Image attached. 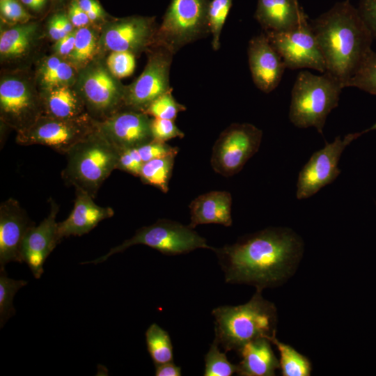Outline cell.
I'll use <instances>...</instances> for the list:
<instances>
[{
    "instance_id": "1",
    "label": "cell",
    "mask_w": 376,
    "mask_h": 376,
    "mask_svg": "<svg viewBox=\"0 0 376 376\" xmlns=\"http://www.w3.org/2000/svg\"><path fill=\"white\" fill-rule=\"evenodd\" d=\"M212 251L226 283L251 285L262 291L283 285L295 274L304 242L290 228L269 227Z\"/></svg>"
},
{
    "instance_id": "2",
    "label": "cell",
    "mask_w": 376,
    "mask_h": 376,
    "mask_svg": "<svg viewBox=\"0 0 376 376\" xmlns=\"http://www.w3.org/2000/svg\"><path fill=\"white\" fill-rule=\"evenodd\" d=\"M310 24L324 60L325 72L347 87L374 38L357 8L349 0L338 2Z\"/></svg>"
},
{
    "instance_id": "3",
    "label": "cell",
    "mask_w": 376,
    "mask_h": 376,
    "mask_svg": "<svg viewBox=\"0 0 376 376\" xmlns=\"http://www.w3.org/2000/svg\"><path fill=\"white\" fill-rule=\"evenodd\" d=\"M214 339L225 352L240 350L259 338L269 341L276 336L278 314L275 305L256 290L251 299L239 306L214 308Z\"/></svg>"
},
{
    "instance_id": "4",
    "label": "cell",
    "mask_w": 376,
    "mask_h": 376,
    "mask_svg": "<svg viewBox=\"0 0 376 376\" xmlns=\"http://www.w3.org/2000/svg\"><path fill=\"white\" fill-rule=\"evenodd\" d=\"M119 150L97 128L65 154L61 176L66 184L95 198L101 185L116 169Z\"/></svg>"
},
{
    "instance_id": "5",
    "label": "cell",
    "mask_w": 376,
    "mask_h": 376,
    "mask_svg": "<svg viewBox=\"0 0 376 376\" xmlns=\"http://www.w3.org/2000/svg\"><path fill=\"white\" fill-rule=\"evenodd\" d=\"M343 88L327 72L317 75L308 70L300 71L291 92L290 121L299 128L313 127L323 134L327 118L338 107Z\"/></svg>"
},
{
    "instance_id": "6",
    "label": "cell",
    "mask_w": 376,
    "mask_h": 376,
    "mask_svg": "<svg viewBox=\"0 0 376 376\" xmlns=\"http://www.w3.org/2000/svg\"><path fill=\"white\" fill-rule=\"evenodd\" d=\"M209 0H171L157 29L152 45L175 54L184 46L210 33Z\"/></svg>"
},
{
    "instance_id": "7",
    "label": "cell",
    "mask_w": 376,
    "mask_h": 376,
    "mask_svg": "<svg viewBox=\"0 0 376 376\" xmlns=\"http://www.w3.org/2000/svg\"><path fill=\"white\" fill-rule=\"evenodd\" d=\"M137 244L150 246L166 256L185 254L198 249H214L189 225L162 219L150 226L139 228L131 238L111 249L107 254L81 264L103 263L112 255Z\"/></svg>"
},
{
    "instance_id": "8",
    "label": "cell",
    "mask_w": 376,
    "mask_h": 376,
    "mask_svg": "<svg viewBox=\"0 0 376 376\" xmlns=\"http://www.w3.org/2000/svg\"><path fill=\"white\" fill-rule=\"evenodd\" d=\"M97 128V120L88 113L75 118L41 115L28 128L18 132L19 145H43L65 155L77 143Z\"/></svg>"
},
{
    "instance_id": "9",
    "label": "cell",
    "mask_w": 376,
    "mask_h": 376,
    "mask_svg": "<svg viewBox=\"0 0 376 376\" xmlns=\"http://www.w3.org/2000/svg\"><path fill=\"white\" fill-rule=\"evenodd\" d=\"M262 137V130L252 124H231L214 144L210 159L212 169L225 177L239 173L259 150Z\"/></svg>"
},
{
    "instance_id": "10",
    "label": "cell",
    "mask_w": 376,
    "mask_h": 376,
    "mask_svg": "<svg viewBox=\"0 0 376 376\" xmlns=\"http://www.w3.org/2000/svg\"><path fill=\"white\" fill-rule=\"evenodd\" d=\"M375 130L376 123L361 132L349 133L343 139L338 136L334 141L327 142L324 148L314 152L299 171L297 198H308L334 182L340 174L338 162L345 148L363 134Z\"/></svg>"
},
{
    "instance_id": "11",
    "label": "cell",
    "mask_w": 376,
    "mask_h": 376,
    "mask_svg": "<svg viewBox=\"0 0 376 376\" xmlns=\"http://www.w3.org/2000/svg\"><path fill=\"white\" fill-rule=\"evenodd\" d=\"M154 47L142 73L125 88L122 109L144 112L152 101L172 89L169 74L174 54L162 47Z\"/></svg>"
},
{
    "instance_id": "12",
    "label": "cell",
    "mask_w": 376,
    "mask_h": 376,
    "mask_svg": "<svg viewBox=\"0 0 376 376\" xmlns=\"http://www.w3.org/2000/svg\"><path fill=\"white\" fill-rule=\"evenodd\" d=\"M109 71L94 64L88 67L79 80V91L87 113L102 120L123 108L125 88Z\"/></svg>"
},
{
    "instance_id": "13",
    "label": "cell",
    "mask_w": 376,
    "mask_h": 376,
    "mask_svg": "<svg viewBox=\"0 0 376 376\" xmlns=\"http://www.w3.org/2000/svg\"><path fill=\"white\" fill-rule=\"evenodd\" d=\"M265 33L286 68H309L321 73L326 72L324 58L308 18L291 30Z\"/></svg>"
},
{
    "instance_id": "14",
    "label": "cell",
    "mask_w": 376,
    "mask_h": 376,
    "mask_svg": "<svg viewBox=\"0 0 376 376\" xmlns=\"http://www.w3.org/2000/svg\"><path fill=\"white\" fill-rule=\"evenodd\" d=\"M0 111L1 120L17 132L28 128L43 114L40 97L16 77L1 81Z\"/></svg>"
},
{
    "instance_id": "15",
    "label": "cell",
    "mask_w": 376,
    "mask_h": 376,
    "mask_svg": "<svg viewBox=\"0 0 376 376\" xmlns=\"http://www.w3.org/2000/svg\"><path fill=\"white\" fill-rule=\"evenodd\" d=\"M156 31L155 17L132 16L108 23L102 30L100 42L111 52L136 54L153 45Z\"/></svg>"
},
{
    "instance_id": "16",
    "label": "cell",
    "mask_w": 376,
    "mask_h": 376,
    "mask_svg": "<svg viewBox=\"0 0 376 376\" xmlns=\"http://www.w3.org/2000/svg\"><path fill=\"white\" fill-rule=\"evenodd\" d=\"M151 118L143 111L123 108L98 121V129L120 151L152 140Z\"/></svg>"
},
{
    "instance_id": "17",
    "label": "cell",
    "mask_w": 376,
    "mask_h": 376,
    "mask_svg": "<svg viewBox=\"0 0 376 376\" xmlns=\"http://www.w3.org/2000/svg\"><path fill=\"white\" fill-rule=\"evenodd\" d=\"M49 201V214L38 226L33 224L29 228L21 246L22 262L28 265L36 279H40L44 272L46 259L59 243L56 221L59 207L53 199L50 198Z\"/></svg>"
},
{
    "instance_id": "18",
    "label": "cell",
    "mask_w": 376,
    "mask_h": 376,
    "mask_svg": "<svg viewBox=\"0 0 376 376\" xmlns=\"http://www.w3.org/2000/svg\"><path fill=\"white\" fill-rule=\"evenodd\" d=\"M248 61L253 81L261 91L269 93L279 84L285 65L265 32L249 42Z\"/></svg>"
},
{
    "instance_id": "19",
    "label": "cell",
    "mask_w": 376,
    "mask_h": 376,
    "mask_svg": "<svg viewBox=\"0 0 376 376\" xmlns=\"http://www.w3.org/2000/svg\"><path fill=\"white\" fill-rule=\"evenodd\" d=\"M19 202L10 198L0 205V269L10 262L22 263L20 256L23 238L33 225Z\"/></svg>"
},
{
    "instance_id": "20",
    "label": "cell",
    "mask_w": 376,
    "mask_h": 376,
    "mask_svg": "<svg viewBox=\"0 0 376 376\" xmlns=\"http://www.w3.org/2000/svg\"><path fill=\"white\" fill-rule=\"evenodd\" d=\"M114 211L109 207H101L86 191L75 189L73 209L64 221L57 223L59 242L63 237L81 236L89 233L101 221L111 218Z\"/></svg>"
},
{
    "instance_id": "21",
    "label": "cell",
    "mask_w": 376,
    "mask_h": 376,
    "mask_svg": "<svg viewBox=\"0 0 376 376\" xmlns=\"http://www.w3.org/2000/svg\"><path fill=\"white\" fill-rule=\"evenodd\" d=\"M255 18L265 32H282L296 28L307 16L298 0H258Z\"/></svg>"
},
{
    "instance_id": "22",
    "label": "cell",
    "mask_w": 376,
    "mask_h": 376,
    "mask_svg": "<svg viewBox=\"0 0 376 376\" xmlns=\"http://www.w3.org/2000/svg\"><path fill=\"white\" fill-rule=\"evenodd\" d=\"M232 196L226 191H212L194 199L189 205L190 224L194 228L198 225L217 224L230 226Z\"/></svg>"
},
{
    "instance_id": "23",
    "label": "cell",
    "mask_w": 376,
    "mask_h": 376,
    "mask_svg": "<svg viewBox=\"0 0 376 376\" xmlns=\"http://www.w3.org/2000/svg\"><path fill=\"white\" fill-rule=\"evenodd\" d=\"M267 338H259L246 344L238 352L241 361L237 374L242 376H274L280 368L279 360Z\"/></svg>"
},
{
    "instance_id": "24",
    "label": "cell",
    "mask_w": 376,
    "mask_h": 376,
    "mask_svg": "<svg viewBox=\"0 0 376 376\" xmlns=\"http://www.w3.org/2000/svg\"><path fill=\"white\" fill-rule=\"evenodd\" d=\"M40 100L44 115L58 118H75L87 113L79 93L67 85L45 89Z\"/></svg>"
},
{
    "instance_id": "25",
    "label": "cell",
    "mask_w": 376,
    "mask_h": 376,
    "mask_svg": "<svg viewBox=\"0 0 376 376\" xmlns=\"http://www.w3.org/2000/svg\"><path fill=\"white\" fill-rule=\"evenodd\" d=\"M38 29L35 22L19 24L1 34V57L15 58L24 55L34 41Z\"/></svg>"
},
{
    "instance_id": "26",
    "label": "cell",
    "mask_w": 376,
    "mask_h": 376,
    "mask_svg": "<svg viewBox=\"0 0 376 376\" xmlns=\"http://www.w3.org/2000/svg\"><path fill=\"white\" fill-rule=\"evenodd\" d=\"M175 157L169 155L155 158L144 163L139 175L141 182L166 193L169 191V182L171 178Z\"/></svg>"
},
{
    "instance_id": "27",
    "label": "cell",
    "mask_w": 376,
    "mask_h": 376,
    "mask_svg": "<svg viewBox=\"0 0 376 376\" xmlns=\"http://www.w3.org/2000/svg\"><path fill=\"white\" fill-rule=\"evenodd\" d=\"M279 352V364L283 376H309L312 371L310 360L292 346L282 343L274 336L270 340Z\"/></svg>"
},
{
    "instance_id": "28",
    "label": "cell",
    "mask_w": 376,
    "mask_h": 376,
    "mask_svg": "<svg viewBox=\"0 0 376 376\" xmlns=\"http://www.w3.org/2000/svg\"><path fill=\"white\" fill-rule=\"evenodd\" d=\"M145 336L148 352L155 366L173 361V345L166 331L152 323L147 329Z\"/></svg>"
},
{
    "instance_id": "29",
    "label": "cell",
    "mask_w": 376,
    "mask_h": 376,
    "mask_svg": "<svg viewBox=\"0 0 376 376\" xmlns=\"http://www.w3.org/2000/svg\"><path fill=\"white\" fill-rule=\"evenodd\" d=\"M356 87L376 95V52L372 49L366 54L347 87Z\"/></svg>"
},
{
    "instance_id": "30",
    "label": "cell",
    "mask_w": 376,
    "mask_h": 376,
    "mask_svg": "<svg viewBox=\"0 0 376 376\" xmlns=\"http://www.w3.org/2000/svg\"><path fill=\"white\" fill-rule=\"evenodd\" d=\"M27 284L24 280H15L9 278L5 269L0 274V326L4 325L7 320L15 315V310L13 302L15 295Z\"/></svg>"
},
{
    "instance_id": "31",
    "label": "cell",
    "mask_w": 376,
    "mask_h": 376,
    "mask_svg": "<svg viewBox=\"0 0 376 376\" xmlns=\"http://www.w3.org/2000/svg\"><path fill=\"white\" fill-rule=\"evenodd\" d=\"M233 5V0H211L209 3L207 19L212 34V46L214 51L220 47V36L225 22Z\"/></svg>"
},
{
    "instance_id": "32",
    "label": "cell",
    "mask_w": 376,
    "mask_h": 376,
    "mask_svg": "<svg viewBox=\"0 0 376 376\" xmlns=\"http://www.w3.org/2000/svg\"><path fill=\"white\" fill-rule=\"evenodd\" d=\"M205 376H231L237 373V365L231 363L226 352L220 351L218 342L214 339L204 357Z\"/></svg>"
},
{
    "instance_id": "33",
    "label": "cell",
    "mask_w": 376,
    "mask_h": 376,
    "mask_svg": "<svg viewBox=\"0 0 376 376\" xmlns=\"http://www.w3.org/2000/svg\"><path fill=\"white\" fill-rule=\"evenodd\" d=\"M97 45L95 35L86 26L75 30V47L70 55L71 60L77 65L88 61L93 56Z\"/></svg>"
},
{
    "instance_id": "34",
    "label": "cell",
    "mask_w": 376,
    "mask_h": 376,
    "mask_svg": "<svg viewBox=\"0 0 376 376\" xmlns=\"http://www.w3.org/2000/svg\"><path fill=\"white\" fill-rule=\"evenodd\" d=\"M185 110L186 107L175 100L171 89L152 101L144 113L153 118L175 120L178 114Z\"/></svg>"
},
{
    "instance_id": "35",
    "label": "cell",
    "mask_w": 376,
    "mask_h": 376,
    "mask_svg": "<svg viewBox=\"0 0 376 376\" xmlns=\"http://www.w3.org/2000/svg\"><path fill=\"white\" fill-rule=\"evenodd\" d=\"M107 65L109 71L116 78L127 77L134 71L135 54L124 51L111 52L107 59Z\"/></svg>"
},
{
    "instance_id": "36",
    "label": "cell",
    "mask_w": 376,
    "mask_h": 376,
    "mask_svg": "<svg viewBox=\"0 0 376 376\" xmlns=\"http://www.w3.org/2000/svg\"><path fill=\"white\" fill-rule=\"evenodd\" d=\"M136 149L143 164L155 158L169 155L176 156L179 152V148L178 147L171 146L166 143V142L155 139L136 146Z\"/></svg>"
},
{
    "instance_id": "37",
    "label": "cell",
    "mask_w": 376,
    "mask_h": 376,
    "mask_svg": "<svg viewBox=\"0 0 376 376\" xmlns=\"http://www.w3.org/2000/svg\"><path fill=\"white\" fill-rule=\"evenodd\" d=\"M150 130L152 139L162 142L185 136L173 120L152 118L150 121Z\"/></svg>"
},
{
    "instance_id": "38",
    "label": "cell",
    "mask_w": 376,
    "mask_h": 376,
    "mask_svg": "<svg viewBox=\"0 0 376 376\" xmlns=\"http://www.w3.org/2000/svg\"><path fill=\"white\" fill-rule=\"evenodd\" d=\"M143 163L139 157L136 147L120 151L116 169L139 177Z\"/></svg>"
},
{
    "instance_id": "39",
    "label": "cell",
    "mask_w": 376,
    "mask_h": 376,
    "mask_svg": "<svg viewBox=\"0 0 376 376\" xmlns=\"http://www.w3.org/2000/svg\"><path fill=\"white\" fill-rule=\"evenodd\" d=\"M0 10L5 19L13 23H26L31 17L17 0H1Z\"/></svg>"
},
{
    "instance_id": "40",
    "label": "cell",
    "mask_w": 376,
    "mask_h": 376,
    "mask_svg": "<svg viewBox=\"0 0 376 376\" xmlns=\"http://www.w3.org/2000/svg\"><path fill=\"white\" fill-rule=\"evenodd\" d=\"M75 76L72 66L62 61L54 72L42 84L45 89L49 88L67 85L70 83Z\"/></svg>"
},
{
    "instance_id": "41",
    "label": "cell",
    "mask_w": 376,
    "mask_h": 376,
    "mask_svg": "<svg viewBox=\"0 0 376 376\" xmlns=\"http://www.w3.org/2000/svg\"><path fill=\"white\" fill-rule=\"evenodd\" d=\"M357 10L373 38H376V0H360Z\"/></svg>"
},
{
    "instance_id": "42",
    "label": "cell",
    "mask_w": 376,
    "mask_h": 376,
    "mask_svg": "<svg viewBox=\"0 0 376 376\" xmlns=\"http://www.w3.org/2000/svg\"><path fill=\"white\" fill-rule=\"evenodd\" d=\"M68 17L74 27L86 26L91 21L85 11L79 6L77 0H72L69 6Z\"/></svg>"
},
{
    "instance_id": "43",
    "label": "cell",
    "mask_w": 376,
    "mask_h": 376,
    "mask_svg": "<svg viewBox=\"0 0 376 376\" xmlns=\"http://www.w3.org/2000/svg\"><path fill=\"white\" fill-rule=\"evenodd\" d=\"M79 6L85 11L91 22L104 18L105 13L97 0H77Z\"/></svg>"
},
{
    "instance_id": "44",
    "label": "cell",
    "mask_w": 376,
    "mask_h": 376,
    "mask_svg": "<svg viewBox=\"0 0 376 376\" xmlns=\"http://www.w3.org/2000/svg\"><path fill=\"white\" fill-rule=\"evenodd\" d=\"M75 42V30L56 41L54 45V50L58 56H70L74 49Z\"/></svg>"
},
{
    "instance_id": "45",
    "label": "cell",
    "mask_w": 376,
    "mask_h": 376,
    "mask_svg": "<svg viewBox=\"0 0 376 376\" xmlns=\"http://www.w3.org/2000/svg\"><path fill=\"white\" fill-rule=\"evenodd\" d=\"M61 61L58 56H51L43 61L39 73L42 84L54 72Z\"/></svg>"
},
{
    "instance_id": "46",
    "label": "cell",
    "mask_w": 376,
    "mask_h": 376,
    "mask_svg": "<svg viewBox=\"0 0 376 376\" xmlns=\"http://www.w3.org/2000/svg\"><path fill=\"white\" fill-rule=\"evenodd\" d=\"M47 31L49 37L56 41L66 36L61 23V13L56 14L49 19Z\"/></svg>"
},
{
    "instance_id": "47",
    "label": "cell",
    "mask_w": 376,
    "mask_h": 376,
    "mask_svg": "<svg viewBox=\"0 0 376 376\" xmlns=\"http://www.w3.org/2000/svg\"><path fill=\"white\" fill-rule=\"evenodd\" d=\"M156 376H180L181 368L176 366L173 361L155 366Z\"/></svg>"
},
{
    "instance_id": "48",
    "label": "cell",
    "mask_w": 376,
    "mask_h": 376,
    "mask_svg": "<svg viewBox=\"0 0 376 376\" xmlns=\"http://www.w3.org/2000/svg\"><path fill=\"white\" fill-rule=\"evenodd\" d=\"M23 4L33 11L41 10L46 4L47 0H20Z\"/></svg>"
},
{
    "instance_id": "49",
    "label": "cell",
    "mask_w": 376,
    "mask_h": 376,
    "mask_svg": "<svg viewBox=\"0 0 376 376\" xmlns=\"http://www.w3.org/2000/svg\"><path fill=\"white\" fill-rule=\"evenodd\" d=\"M56 1H60V2H61V1H63V0H56Z\"/></svg>"
}]
</instances>
